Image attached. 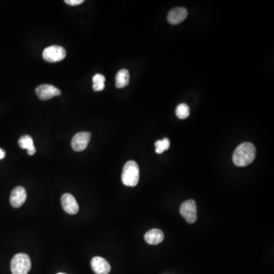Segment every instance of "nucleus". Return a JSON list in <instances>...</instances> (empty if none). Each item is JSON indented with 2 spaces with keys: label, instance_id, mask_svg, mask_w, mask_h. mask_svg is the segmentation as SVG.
<instances>
[{
  "label": "nucleus",
  "instance_id": "6",
  "mask_svg": "<svg viewBox=\"0 0 274 274\" xmlns=\"http://www.w3.org/2000/svg\"><path fill=\"white\" fill-rule=\"evenodd\" d=\"M61 91L56 87L48 84L41 85L36 88V94L41 100H47L56 96L60 95Z\"/></svg>",
  "mask_w": 274,
  "mask_h": 274
},
{
  "label": "nucleus",
  "instance_id": "15",
  "mask_svg": "<svg viewBox=\"0 0 274 274\" xmlns=\"http://www.w3.org/2000/svg\"><path fill=\"white\" fill-rule=\"evenodd\" d=\"M93 89L95 91H100L105 88V77L101 74L94 75L92 79Z\"/></svg>",
  "mask_w": 274,
  "mask_h": 274
},
{
  "label": "nucleus",
  "instance_id": "2",
  "mask_svg": "<svg viewBox=\"0 0 274 274\" xmlns=\"http://www.w3.org/2000/svg\"><path fill=\"white\" fill-rule=\"evenodd\" d=\"M140 180V169L135 161H128L123 166L122 182L127 187H135Z\"/></svg>",
  "mask_w": 274,
  "mask_h": 274
},
{
  "label": "nucleus",
  "instance_id": "14",
  "mask_svg": "<svg viewBox=\"0 0 274 274\" xmlns=\"http://www.w3.org/2000/svg\"><path fill=\"white\" fill-rule=\"evenodd\" d=\"M129 82V73L128 70H121L116 76V87L118 88H124Z\"/></svg>",
  "mask_w": 274,
  "mask_h": 274
},
{
  "label": "nucleus",
  "instance_id": "3",
  "mask_svg": "<svg viewBox=\"0 0 274 274\" xmlns=\"http://www.w3.org/2000/svg\"><path fill=\"white\" fill-rule=\"evenodd\" d=\"M31 268V262L27 254L20 253L15 254L11 261L12 274H27Z\"/></svg>",
  "mask_w": 274,
  "mask_h": 274
},
{
  "label": "nucleus",
  "instance_id": "10",
  "mask_svg": "<svg viewBox=\"0 0 274 274\" xmlns=\"http://www.w3.org/2000/svg\"><path fill=\"white\" fill-rule=\"evenodd\" d=\"M91 265L96 274H108L111 271V265L103 257H94L91 260Z\"/></svg>",
  "mask_w": 274,
  "mask_h": 274
},
{
  "label": "nucleus",
  "instance_id": "16",
  "mask_svg": "<svg viewBox=\"0 0 274 274\" xmlns=\"http://www.w3.org/2000/svg\"><path fill=\"white\" fill-rule=\"evenodd\" d=\"M177 117L181 120L187 118L190 115V108L186 104H181L176 108Z\"/></svg>",
  "mask_w": 274,
  "mask_h": 274
},
{
  "label": "nucleus",
  "instance_id": "4",
  "mask_svg": "<svg viewBox=\"0 0 274 274\" xmlns=\"http://www.w3.org/2000/svg\"><path fill=\"white\" fill-rule=\"evenodd\" d=\"M66 56L65 49L60 46H50L44 49L43 57L49 62H56L62 60Z\"/></svg>",
  "mask_w": 274,
  "mask_h": 274
},
{
  "label": "nucleus",
  "instance_id": "17",
  "mask_svg": "<svg viewBox=\"0 0 274 274\" xmlns=\"http://www.w3.org/2000/svg\"><path fill=\"white\" fill-rule=\"evenodd\" d=\"M155 152L158 154H161L164 151L167 150L170 147V141L168 139L164 138L163 140L155 142Z\"/></svg>",
  "mask_w": 274,
  "mask_h": 274
},
{
  "label": "nucleus",
  "instance_id": "7",
  "mask_svg": "<svg viewBox=\"0 0 274 274\" xmlns=\"http://www.w3.org/2000/svg\"><path fill=\"white\" fill-rule=\"evenodd\" d=\"M91 134L88 132H80L76 133L72 140V147L76 152H82L88 146Z\"/></svg>",
  "mask_w": 274,
  "mask_h": 274
},
{
  "label": "nucleus",
  "instance_id": "1",
  "mask_svg": "<svg viewBox=\"0 0 274 274\" xmlns=\"http://www.w3.org/2000/svg\"><path fill=\"white\" fill-rule=\"evenodd\" d=\"M255 157V146L251 143H243L234 150L232 161L237 167H245L251 164Z\"/></svg>",
  "mask_w": 274,
  "mask_h": 274
},
{
  "label": "nucleus",
  "instance_id": "9",
  "mask_svg": "<svg viewBox=\"0 0 274 274\" xmlns=\"http://www.w3.org/2000/svg\"><path fill=\"white\" fill-rule=\"evenodd\" d=\"M27 199V193L25 189L21 186L13 189L10 196L11 205L15 208L21 207Z\"/></svg>",
  "mask_w": 274,
  "mask_h": 274
},
{
  "label": "nucleus",
  "instance_id": "5",
  "mask_svg": "<svg viewBox=\"0 0 274 274\" xmlns=\"http://www.w3.org/2000/svg\"><path fill=\"white\" fill-rule=\"evenodd\" d=\"M180 213L188 223H194L197 219L196 202L193 199H188L183 202L180 207Z\"/></svg>",
  "mask_w": 274,
  "mask_h": 274
},
{
  "label": "nucleus",
  "instance_id": "20",
  "mask_svg": "<svg viewBox=\"0 0 274 274\" xmlns=\"http://www.w3.org/2000/svg\"><path fill=\"white\" fill-rule=\"evenodd\" d=\"M57 274H66V273H64V272H59V273H57Z\"/></svg>",
  "mask_w": 274,
  "mask_h": 274
},
{
  "label": "nucleus",
  "instance_id": "8",
  "mask_svg": "<svg viewBox=\"0 0 274 274\" xmlns=\"http://www.w3.org/2000/svg\"><path fill=\"white\" fill-rule=\"evenodd\" d=\"M61 203L63 210L68 214L75 215L79 212V204L74 196L70 193L62 195Z\"/></svg>",
  "mask_w": 274,
  "mask_h": 274
},
{
  "label": "nucleus",
  "instance_id": "13",
  "mask_svg": "<svg viewBox=\"0 0 274 274\" xmlns=\"http://www.w3.org/2000/svg\"><path fill=\"white\" fill-rule=\"evenodd\" d=\"M18 144L21 149H27L28 155H33L36 152V148L33 145V140L30 135H24L21 136L18 140Z\"/></svg>",
  "mask_w": 274,
  "mask_h": 274
},
{
  "label": "nucleus",
  "instance_id": "12",
  "mask_svg": "<svg viewBox=\"0 0 274 274\" xmlns=\"http://www.w3.org/2000/svg\"><path fill=\"white\" fill-rule=\"evenodd\" d=\"M164 233L158 228L149 230L145 234V240L149 245H158L164 240Z\"/></svg>",
  "mask_w": 274,
  "mask_h": 274
},
{
  "label": "nucleus",
  "instance_id": "11",
  "mask_svg": "<svg viewBox=\"0 0 274 274\" xmlns=\"http://www.w3.org/2000/svg\"><path fill=\"white\" fill-rule=\"evenodd\" d=\"M187 17V10L185 8H175L169 12L167 15V21L170 24H178L182 22Z\"/></svg>",
  "mask_w": 274,
  "mask_h": 274
},
{
  "label": "nucleus",
  "instance_id": "18",
  "mask_svg": "<svg viewBox=\"0 0 274 274\" xmlns=\"http://www.w3.org/2000/svg\"><path fill=\"white\" fill-rule=\"evenodd\" d=\"M65 3L70 6H78L84 3V0H65Z\"/></svg>",
  "mask_w": 274,
  "mask_h": 274
},
{
  "label": "nucleus",
  "instance_id": "19",
  "mask_svg": "<svg viewBox=\"0 0 274 274\" xmlns=\"http://www.w3.org/2000/svg\"><path fill=\"white\" fill-rule=\"evenodd\" d=\"M6 156V152L3 149H0V160L3 159Z\"/></svg>",
  "mask_w": 274,
  "mask_h": 274
}]
</instances>
